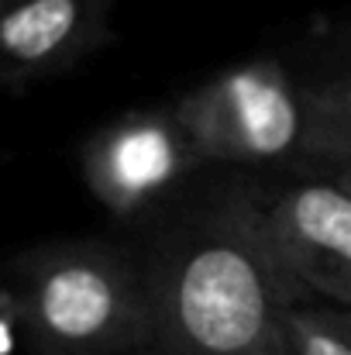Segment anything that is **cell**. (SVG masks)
Masks as SVG:
<instances>
[{"label":"cell","instance_id":"5b68a950","mask_svg":"<svg viewBox=\"0 0 351 355\" xmlns=\"http://www.w3.org/2000/svg\"><path fill=\"white\" fill-rule=\"evenodd\" d=\"M265 228L300 293H321L351 311V190L307 180L265 200Z\"/></svg>","mask_w":351,"mask_h":355},{"label":"cell","instance_id":"8992f818","mask_svg":"<svg viewBox=\"0 0 351 355\" xmlns=\"http://www.w3.org/2000/svg\"><path fill=\"white\" fill-rule=\"evenodd\" d=\"M114 0H21L0 17V90H21L87 59L111 35Z\"/></svg>","mask_w":351,"mask_h":355},{"label":"cell","instance_id":"9c48e42d","mask_svg":"<svg viewBox=\"0 0 351 355\" xmlns=\"http://www.w3.org/2000/svg\"><path fill=\"white\" fill-rule=\"evenodd\" d=\"M327 176H331V180H338L345 190H351V166H334Z\"/></svg>","mask_w":351,"mask_h":355},{"label":"cell","instance_id":"30bf717a","mask_svg":"<svg viewBox=\"0 0 351 355\" xmlns=\"http://www.w3.org/2000/svg\"><path fill=\"white\" fill-rule=\"evenodd\" d=\"M17 3H21V0H0V17H3V14H7V10H14V7H17Z\"/></svg>","mask_w":351,"mask_h":355},{"label":"cell","instance_id":"6da1fadb","mask_svg":"<svg viewBox=\"0 0 351 355\" xmlns=\"http://www.w3.org/2000/svg\"><path fill=\"white\" fill-rule=\"evenodd\" d=\"M152 355H289L300 286L265 228V200L217 197L145 259Z\"/></svg>","mask_w":351,"mask_h":355},{"label":"cell","instance_id":"7a4b0ae2","mask_svg":"<svg viewBox=\"0 0 351 355\" xmlns=\"http://www.w3.org/2000/svg\"><path fill=\"white\" fill-rule=\"evenodd\" d=\"M14 311L35 355H152L145 262L107 241L24 252L14 269Z\"/></svg>","mask_w":351,"mask_h":355},{"label":"cell","instance_id":"277c9868","mask_svg":"<svg viewBox=\"0 0 351 355\" xmlns=\"http://www.w3.org/2000/svg\"><path fill=\"white\" fill-rule=\"evenodd\" d=\"M200 166L172 107L127 111L83 145V183L117 218H134Z\"/></svg>","mask_w":351,"mask_h":355},{"label":"cell","instance_id":"ba28073f","mask_svg":"<svg viewBox=\"0 0 351 355\" xmlns=\"http://www.w3.org/2000/svg\"><path fill=\"white\" fill-rule=\"evenodd\" d=\"M289 355H351V311L296 304L286 321Z\"/></svg>","mask_w":351,"mask_h":355},{"label":"cell","instance_id":"52a82bcc","mask_svg":"<svg viewBox=\"0 0 351 355\" xmlns=\"http://www.w3.org/2000/svg\"><path fill=\"white\" fill-rule=\"evenodd\" d=\"M307 135L303 152H314L334 166H351V69L327 76L303 90Z\"/></svg>","mask_w":351,"mask_h":355},{"label":"cell","instance_id":"3957f363","mask_svg":"<svg viewBox=\"0 0 351 355\" xmlns=\"http://www.w3.org/2000/svg\"><path fill=\"white\" fill-rule=\"evenodd\" d=\"M172 114L200 162H272L303 148V90L276 59L234 66L183 94Z\"/></svg>","mask_w":351,"mask_h":355}]
</instances>
